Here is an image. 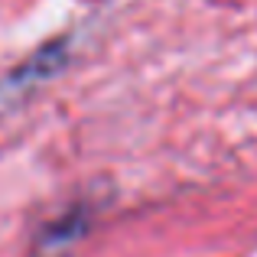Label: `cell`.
Here are the masks:
<instances>
[{
	"instance_id": "cell-1",
	"label": "cell",
	"mask_w": 257,
	"mask_h": 257,
	"mask_svg": "<svg viewBox=\"0 0 257 257\" xmlns=\"http://www.w3.org/2000/svg\"><path fill=\"white\" fill-rule=\"evenodd\" d=\"M69 62V39H56L46 49H39L36 56H30L23 65H17L13 72H7L0 78V114L13 111L17 104H23L43 82H49L52 75L65 69Z\"/></svg>"
}]
</instances>
